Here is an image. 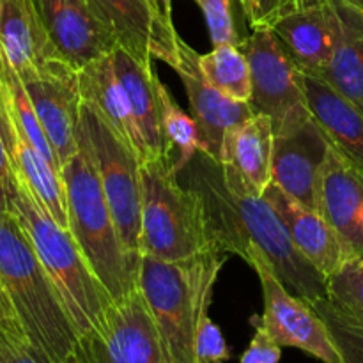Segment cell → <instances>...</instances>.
<instances>
[{"label": "cell", "instance_id": "6da1fadb", "mask_svg": "<svg viewBox=\"0 0 363 363\" xmlns=\"http://www.w3.org/2000/svg\"><path fill=\"white\" fill-rule=\"evenodd\" d=\"M181 174L204 202L213 243L241 259L259 250L294 296L307 303L326 298L325 277L303 257L273 206L236 167L197 152Z\"/></svg>", "mask_w": 363, "mask_h": 363}, {"label": "cell", "instance_id": "7a4b0ae2", "mask_svg": "<svg viewBox=\"0 0 363 363\" xmlns=\"http://www.w3.org/2000/svg\"><path fill=\"white\" fill-rule=\"evenodd\" d=\"M229 254L213 245L179 262L142 255L138 287L158 326L167 363L195 362V337Z\"/></svg>", "mask_w": 363, "mask_h": 363}, {"label": "cell", "instance_id": "3957f363", "mask_svg": "<svg viewBox=\"0 0 363 363\" xmlns=\"http://www.w3.org/2000/svg\"><path fill=\"white\" fill-rule=\"evenodd\" d=\"M67 223L103 286L119 301L138 289L140 261L124 248L87 144L78 133V152L60 169Z\"/></svg>", "mask_w": 363, "mask_h": 363}, {"label": "cell", "instance_id": "277c9868", "mask_svg": "<svg viewBox=\"0 0 363 363\" xmlns=\"http://www.w3.org/2000/svg\"><path fill=\"white\" fill-rule=\"evenodd\" d=\"M13 213L27 233L39 261L55 284L80 337L101 330L113 298L91 268L69 229L55 222L30 184L20 176Z\"/></svg>", "mask_w": 363, "mask_h": 363}, {"label": "cell", "instance_id": "5b68a950", "mask_svg": "<svg viewBox=\"0 0 363 363\" xmlns=\"http://www.w3.org/2000/svg\"><path fill=\"white\" fill-rule=\"evenodd\" d=\"M140 255L179 262L211 248L208 216L201 195L177 181L170 155L140 165Z\"/></svg>", "mask_w": 363, "mask_h": 363}, {"label": "cell", "instance_id": "8992f818", "mask_svg": "<svg viewBox=\"0 0 363 363\" xmlns=\"http://www.w3.org/2000/svg\"><path fill=\"white\" fill-rule=\"evenodd\" d=\"M78 133L94 160L124 248L142 259V160L85 101H82Z\"/></svg>", "mask_w": 363, "mask_h": 363}, {"label": "cell", "instance_id": "52a82bcc", "mask_svg": "<svg viewBox=\"0 0 363 363\" xmlns=\"http://www.w3.org/2000/svg\"><path fill=\"white\" fill-rule=\"evenodd\" d=\"M252 77L250 106L272 119L275 137L293 133L312 117L305 96L303 73L291 62L272 28H252L240 43Z\"/></svg>", "mask_w": 363, "mask_h": 363}, {"label": "cell", "instance_id": "ba28073f", "mask_svg": "<svg viewBox=\"0 0 363 363\" xmlns=\"http://www.w3.org/2000/svg\"><path fill=\"white\" fill-rule=\"evenodd\" d=\"M245 261L254 268L261 282L264 314L259 321L272 339L280 347H296L323 363H346L325 321L311 303L294 296L280 282L268 259L259 250H252Z\"/></svg>", "mask_w": 363, "mask_h": 363}, {"label": "cell", "instance_id": "9c48e42d", "mask_svg": "<svg viewBox=\"0 0 363 363\" xmlns=\"http://www.w3.org/2000/svg\"><path fill=\"white\" fill-rule=\"evenodd\" d=\"M89 363H167L158 326L140 287L113 301L101 330L82 339Z\"/></svg>", "mask_w": 363, "mask_h": 363}, {"label": "cell", "instance_id": "30bf717a", "mask_svg": "<svg viewBox=\"0 0 363 363\" xmlns=\"http://www.w3.org/2000/svg\"><path fill=\"white\" fill-rule=\"evenodd\" d=\"M34 105L46 138L55 152L59 165L69 162L78 152L82 92L78 69L66 60H48L35 74L21 78Z\"/></svg>", "mask_w": 363, "mask_h": 363}, {"label": "cell", "instance_id": "8fae6325", "mask_svg": "<svg viewBox=\"0 0 363 363\" xmlns=\"http://www.w3.org/2000/svg\"><path fill=\"white\" fill-rule=\"evenodd\" d=\"M59 57L80 71L119 43L91 0H32Z\"/></svg>", "mask_w": 363, "mask_h": 363}, {"label": "cell", "instance_id": "7c38bea8", "mask_svg": "<svg viewBox=\"0 0 363 363\" xmlns=\"http://www.w3.org/2000/svg\"><path fill=\"white\" fill-rule=\"evenodd\" d=\"M197 57L199 53L181 39L179 64L174 71L179 74L186 89L191 117L197 124L202 140V152L215 162L222 163L225 135L255 112L250 103L230 99L211 87L199 69Z\"/></svg>", "mask_w": 363, "mask_h": 363}, {"label": "cell", "instance_id": "4fadbf2b", "mask_svg": "<svg viewBox=\"0 0 363 363\" xmlns=\"http://www.w3.org/2000/svg\"><path fill=\"white\" fill-rule=\"evenodd\" d=\"M272 32L301 73L319 77L339 41V0H321L291 11L273 23Z\"/></svg>", "mask_w": 363, "mask_h": 363}, {"label": "cell", "instance_id": "5bb4252c", "mask_svg": "<svg viewBox=\"0 0 363 363\" xmlns=\"http://www.w3.org/2000/svg\"><path fill=\"white\" fill-rule=\"evenodd\" d=\"M264 197L280 216L298 250L325 279L358 259L335 227L318 211L305 208L273 183L266 188Z\"/></svg>", "mask_w": 363, "mask_h": 363}, {"label": "cell", "instance_id": "9a60e30c", "mask_svg": "<svg viewBox=\"0 0 363 363\" xmlns=\"http://www.w3.org/2000/svg\"><path fill=\"white\" fill-rule=\"evenodd\" d=\"M328 147V138L314 119L293 133L275 137L272 183L319 213L318 181Z\"/></svg>", "mask_w": 363, "mask_h": 363}, {"label": "cell", "instance_id": "2e32d148", "mask_svg": "<svg viewBox=\"0 0 363 363\" xmlns=\"http://www.w3.org/2000/svg\"><path fill=\"white\" fill-rule=\"evenodd\" d=\"M91 4L121 46L140 59L162 60L176 69L181 38L160 23L149 0H91Z\"/></svg>", "mask_w": 363, "mask_h": 363}, {"label": "cell", "instance_id": "e0dca14e", "mask_svg": "<svg viewBox=\"0 0 363 363\" xmlns=\"http://www.w3.org/2000/svg\"><path fill=\"white\" fill-rule=\"evenodd\" d=\"M0 140L11 160L16 176L27 181L32 190L45 204L50 215L64 229H69L66 211V195H64L60 172H57L48 160L35 149L27 131L11 106L7 92L0 80Z\"/></svg>", "mask_w": 363, "mask_h": 363}, {"label": "cell", "instance_id": "ac0fdd59", "mask_svg": "<svg viewBox=\"0 0 363 363\" xmlns=\"http://www.w3.org/2000/svg\"><path fill=\"white\" fill-rule=\"evenodd\" d=\"M319 213L363 257V236L358 215L363 206V176L330 144L318 181Z\"/></svg>", "mask_w": 363, "mask_h": 363}, {"label": "cell", "instance_id": "d6986e66", "mask_svg": "<svg viewBox=\"0 0 363 363\" xmlns=\"http://www.w3.org/2000/svg\"><path fill=\"white\" fill-rule=\"evenodd\" d=\"M112 55L117 77L126 91L131 113L142 138L144 162L165 156L167 149L162 130V99H160L162 82L152 69V62L140 59L121 45L113 48Z\"/></svg>", "mask_w": 363, "mask_h": 363}, {"label": "cell", "instance_id": "ffe728a7", "mask_svg": "<svg viewBox=\"0 0 363 363\" xmlns=\"http://www.w3.org/2000/svg\"><path fill=\"white\" fill-rule=\"evenodd\" d=\"M312 117L330 144L363 176V113L321 78L303 74Z\"/></svg>", "mask_w": 363, "mask_h": 363}, {"label": "cell", "instance_id": "44dd1931", "mask_svg": "<svg viewBox=\"0 0 363 363\" xmlns=\"http://www.w3.org/2000/svg\"><path fill=\"white\" fill-rule=\"evenodd\" d=\"M0 46L20 78L59 57L32 0H0Z\"/></svg>", "mask_w": 363, "mask_h": 363}, {"label": "cell", "instance_id": "7402d4cb", "mask_svg": "<svg viewBox=\"0 0 363 363\" xmlns=\"http://www.w3.org/2000/svg\"><path fill=\"white\" fill-rule=\"evenodd\" d=\"M78 78H80L82 101L89 103L144 162V145L131 113L126 91L117 77L112 53L99 57L94 62L82 67L78 71Z\"/></svg>", "mask_w": 363, "mask_h": 363}, {"label": "cell", "instance_id": "603a6c76", "mask_svg": "<svg viewBox=\"0 0 363 363\" xmlns=\"http://www.w3.org/2000/svg\"><path fill=\"white\" fill-rule=\"evenodd\" d=\"M273 147L275 131L272 119L255 112L225 135L222 163L236 167L245 181L257 194L264 195L266 188L272 184Z\"/></svg>", "mask_w": 363, "mask_h": 363}, {"label": "cell", "instance_id": "cb8c5ba5", "mask_svg": "<svg viewBox=\"0 0 363 363\" xmlns=\"http://www.w3.org/2000/svg\"><path fill=\"white\" fill-rule=\"evenodd\" d=\"M340 4V35L332 59L315 78L335 89L363 113V16Z\"/></svg>", "mask_w": 363, "mask_h": 363}, {"label": "cell", "instance_id": "d4e9b609", "mask_svg": "<svg viewBox=\"0 0 363 363\" xmlns=\"http://www.w3.org/2000/svg\"><path fill=\"white\" fill-rule=\"evenodd\" d=\"M199 69L211 87L236 101L252 98V77L247 55L238 45H216L197 57Z\"/></svg>", "mask_w": 363, "mask_h": 363}, {"label": "cell", "instance_id": "484cf974", "mask_svg": "<svg viewBox=\"0 0 363 363\" xmlns=\"http://www.w3.org/2000/svg\"><path fill=\"white\" fill-rule=\"evenodd\" d=\"M162 99V130L167 155L174 158V170L179 176L188 163L202 152V140L194 117L186 116L165 85H160Z\"/></svg>", "mask_w": 363, "mask_h": 363}, {"label": "cell", "instance_id": "4316f807", "mask_svg": "<svg viewBox=\"0 0 363 363\" xmlns=\"http://www.w3.org/2000/svg\"><path fill=\"white\" fill-rule=\"evenodd\" d=\"M326 300L346 318L363 323V264L360 259L326 279Z\"/></svg>", "mask_w": 363, "mask_h": 363}, {"label": "cell", "instance_id": "83f0119b", "mask_svg": "<svg viewBox=\"0 0 363 363\" xmlns=\"http://www.w3.org/2000/svg\"><path fill=\"white\" fill-rule=\"evenodd\" d=\"M311 307L319 314L339 346L346 363H363V323L346 318L330 305L326 298L312 301Z\"/></svg>", "mask_w": 363, "mask_h": 363}, {"label": "cell", "instance_id": "f1b7e54d", "mask_svg": "<svg viewBox=\"0 0 363 363\" xmlns=\"http://www.w3.org/2000/svg\"><path fill=\"white\" fill-rule=\"evenodd\" d=\"M201 7L208 25L209 38L213 46L216 45H238L240 38L236 32L233 14V0H194Z\"/></svg>", "mask_w": 363, "mask_h": 363}, {"label": "cell", "instance_id": "f546056e", "mask_svg": "<svg viewBox=\"0 0 363 363\" xmlns=\"http://www.w3.org/2000/svg\"><path fill=\"white\" fill-rule=\"evenodd\" d=\"M230 358L229 347L222 335V330L211 321L209 314L201 319L195 337V362L197 363H225Z\"/></svg>", "mask_w": 363, "mask_h": 363}, {"label": "cell", "instance_id": "4dcf8cb0", "mask_svg": "<svg viewBox=\"0 0 363 363\" xmlns=\"http://www.w3.org/2000/svg\"><path fill=\"white\" fill-rule=\"evenodd\" d=\"M252 323L255 326V335L252 337L250 346L241 357V363H280L282 347L266 332L259 318L252 319Z\"/></svg>", "mask_w": 363, "mask_h": 363}, {"label": "cell", "instance_id": "1f68e13d", "mask_svg": "<svg viewBox=\"0 0 363 363\" xmlns=\"http://www.w3.org/2000/svg\"><path fill=\"white\" fill-rule=\"evenodd\" d=\"M296 9V0H254V11L248 20L252 28H272L284 14Z\"/></svg>", "mask_w": 363, "mask_h": 363}, {"label": "cell", "instance_id": "d6a6232c", "mask_svg": "<svg viewBox=\"0 0 363 363\" xmlns=\"http://www.w3.org/2000/svg\"><path fill=\"white\" fill-rule=\"evenodd\" d=\"M18 179L11 160L0 140V211H13V201L16 197Z\"/></svg>", "mask_w": 363, "mask_h": 363}, {"label": "cell", "instance_id": "836d02e7", "mask_svg": "<svg viewBox=\"0 0 363 363\" xmlns=\"http://www.w3.org/2000/svg\"><path fill=\"white\" fill-rule=\"evenodd\" d=\"M0 363H48L27 339L0 342Z\"/></svg>", "mask_w": 363, "mask_h": 363}, {"label": "cell", "instance_id": "e575fe53", "mask_svg": "<svg viewBox=\"0 0 363 363\" xmlns=\"http://www.w3.org/2000/svg\"><path fill=\"white\" fill-rule=\"evenodd\" d=\"M13 339H27V335H25L16 314H14V308L2 282H0V342Z\"/></svg>", "mask_w": 363, "mask_h": 363}, {"label": "cell", "instance_id": "d590c367", "mask_svg": "<svg viewBox=\"0 0 363 363\" xmlns=\"http://www.w3.org/2000/svg\"><path fill=\"white\" fill-rule=\"evenodd\" d=\"M160 23L169 30H176L172 23V0H149Z\"/></svg>", "mask_w": 363, "mask_h": 363}, {"label": "cell", "instance_id": "8d00e7d4", "mask_svg": "<svg viewBox=\"0 0 363 363\" xmlns=\"http://www.w3.org/2000/svg\"><path fill=\"white\" fill-rule=\"evenodd\" d=\"M240 6H241V9H243L245 16L250 20L252 11H254V0H240Z\"/></svg>", "mask_w": 363, "mask_h": 363}, {"label": "cell", "instance_id": "74e56055", "mask_svg": "<svg viewBox=\"0 0 363 363\" xmlns=\"http://www.w3.org/2000/svg\"><path fill=\"white\" fill-rule=\"evenodd\" d=\"M342 2L346 4V6H350L351 9H354L358 14H362V16H363V0H342Z\"/></svg>", "mask_w": 363, "mask_h": 363}, {"label": "cell", "instance_id": "f35d334b", "mask_svg": "<svg viewBox=\"0 0 363 363\" xmlns=\"http://www.w3.org/2000/svg\"><path fill=\"white\" fill-rule=\"evenodd\" d=\"M318 2H321V0H296V9L314 6V4H318Z\"/></svg>", "mask_w": 363, "mask_h": 363}, {"label": "cell", "instance_id": "ab89813d", "mask_svg": "<svg viewBox=\"0 0 363 363\" xmlns=\"http://www.w3.org/2000/svg\"><path fill=\"white\" fill-rule=\"evenodd\" d=\"M358 225H360L362 236H363V206H362V209H360V215H358Z\"/></svg>", "mask_w": 363, "mask_h": 363}, {"label": "cell", "instance_id": "60d3db41", "mask_svg": "<svg viewBox=\"0 0 363 363\" xmlns=\"http://www.w3.org/2000/svg\"><path fill=\"white\" fill-rule=\"evenodd\" d=\"M360 261H362V264H363V257H362V259H360Z\"/></svg>", "mask_w": 363, "mask_h": 363}]
</instances>
